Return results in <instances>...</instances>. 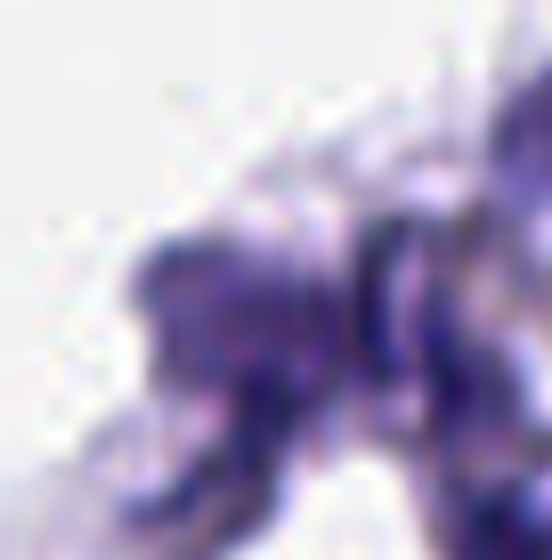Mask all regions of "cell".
I'll list each match as a JSON object with an SVG mask.
<instances>
[{
  "label": "cell",
  "instance_id": "obj_1",
  "mask_svg": "<svg viewBox=\"0 0 552 560\" xmlns=\"http://www.w3.org/2000/svg\"><path fill=\"white\" fill-rule=\"evenodd\" d=\"M163 358L187 382H220L236 398H317L333 374V308L317 284H293L244 253H187L155 277Z\"/></svg>",
  "mask_w": 552,
  "mask_h": 560
},
{
  "label": "cell",
  "instance_id": "obj_2",
  "mask_svg": "<svg viewBox=\"0 0 552 560\" xmlns=\"http://www.w3.org/2000/svg\"><path fill=\"white\" fill-rule=\"evenodd\" d=\"M496 163L512 187H528V196H552V73L544 82H528L512 114L496 122Z\"/></svg>",
  "mask_w": 552,
  "mask_h": 560
}]
</instances>
